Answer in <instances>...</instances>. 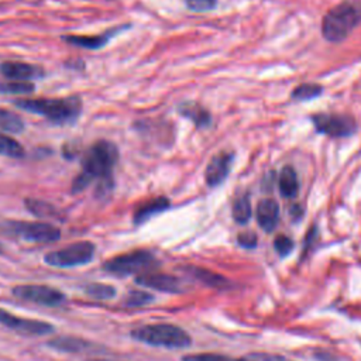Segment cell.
Here are the masks:
<instances>
[{
  "mask_svg": "<svg viewBox=\"0 0 361 361\" xmlns=\"http://www.w3.org/2000/svg\"><path fill=\"white\" fill-rule=\"evenodd\" d=\"M118 161V149L116 144L106 140H99L92 144L83 158L78 176L72 182L71 192L80 193L90 183L96 182L97 193L107 195L114 185L113 171Z\"/></svg>",
  "mask_w": 361,
  "mask_h": 361,
  "instance_id": "6da1fadb",
  "label": "cell"
},
{
  "mask_svg": "<svg viewBox=\"0 0 361 361\" xmlns=\"http://www.w3.org/2000/svg\"><path fill=\"white\" fill-rule=\"evenodd\" d=\"M13 103L20 110L42 116L59 126L73 124L82 113V99L79 96L58 99H17Z\"/></svg>",
  "mask_w": 361,
  "mask_h": 361,
  "instance_id": "7a4b0ae2",
  "label": "cell"
},
{
  "mask_svg": "<svg viewBox=\"0 0 361 361\" xmlns=\"http://www.w3.org/2000/svg\"><path fill=\"white\" fill-rule=\"evenodd\" d=\"M361 23V1L345 0L330 8L322 20V34L330 42H340Z\"/></svg>",
  "mask_w": 361,
  "mask_h": 361,
  "instance_id": "3957f363",
  "label": "cell"
},
{
  "mask_svg": "<svg viewBox=\"0 0 361 361\" xmlns=\"http://www.w3.org/2000/svg\"><path fill=\"white\" fill-rule=\"evenodd\" d=\"M131 337L148 345L164 347L171 350L186 348L192 344V338L188 331H185L179 326L168 323L145 324L137 327L131 331Z\"/></svg>",
  "mask_w": 361,
  "mask_h": 361,
  "instance_id": "277c9868",
  "label": "cell"
},
{
  "mask_svg": "<svg viewBox=\"0 0 361 361\" xmlns=\"http://www.w3.org/2000/svg\"><path fill=\"white\" fill-rule=\"evenodd\" d=\"M159 262L155 255L148 250H134L117 257L107 259L103 264V269L114 275H130L144 274L158 267Z\"/></svg>",
  "mask_w": 361,
  "mask_h": 361,
  "instance_id": "5b68a950",
  "label": "cell"
},
{
  "mask_svg": "<svg viewBox=\"0 0 361 361\" xmlns=\"http://www.w3.org/2000/svg\"><path fill=\"white\" fill-rule=\"evenodd\" d=\"M96 247L90 241H78L61 250L47 252L44 262L55 268H72L90 262L94 257Z\"/></svg>",
  "mask_w": 361,
  "mask_h": 361,
  "instance_id": "8992f818",
  "label": "cell"
},
{
  "mask_svg": "<svg viewBox=\"0 0 361 361\" xmlns=\"http://www.w3.org/2000/svg\"><path fill=\"white\" fill-rule=\"evenodd\" d=\"M0 228L3 233L31 243H52L61 237L58 227L44 221H6Z\"/></svg>",
  "mask_w": 361,
  "mask_h": 361,
  "instance_id": "52a82bcc",
  "label": "cell"
},
{
  "mask_svg": "<svg viewBox=\"0 0 361 361\" xmlns=\"http://www.w3.org/2000/svg\"><path fill=\"white\" fill-rule=\"evenodd\" d=\"M312 123L317 133L326 134L329 137L341 138L348 137L355 133L357 123L351 116L347 114H331L320 113L312 117Z\"/></svg>",
  "mask_w": 361,
  "mask_h": 361,
  "instance_id": "ba28073f",
  "label": "cell"
},
{
  "mask_svg": "<svg viewBox=\"0 0 361 361\" xmlns=\"http://www.w3.org/2000/svg\"><path fill=\"white\" fill-rule=\"evenodd\" d=\"M11 292L16 298L42 306H58L65 300V295L61 290L47 285H17L11 289Z\"/></svg>",
  "mask_w": 361,
  "mask_h": 361,
  "instance_id": "9c48e42d",
  "label": "cell"
},
{
  "mask_svg": "<svg viewBox=\"0 0 361 361\" xmlns=\"http://www.w3.org/2000/svg\"><path fill=\"white\" fill-rule=\"evenodd\" d=\"M0 324L24 336H45L54 331V326L34 319H24L0 307Z\"/></svg>",
  "mask_w": 361,
  "mask_h": 361,
  "instance_id": "30bf717a",
  "label": "cell"
},
{
  "mask_svg": "<svg viewBox=\"0 0 361 361\" xmlns=\"http://www.w3.org/2000/svg\"><path fill=\"white\" fill-rule=\"evenodd\" d=\"M135 283L166 293H183L188 290V285L178 276L161 272H144L135 276Z\"/></svg>",
  "mask_w": 361,
  "mask_h": 361,
  "instance_id": "8fae6325",
  "label": "cell"
},
{
  "mask_svg": "<svg viewBox=\"0 0 361 361\" xmlns=\"http://www.w3.org/2000/svg\"><path fill=\"white\" fill-rule=\"evenodd\" d=\"M233 159H234V154L227 151H220L216 155H213L204 169L206 185L210 188L219 186L227 178L231 169Z\"/></svg>",
  "mask_w": 361,
  "mask_h": 361,
  "instance_id": "7c38bea8",
  "label": "cell"
},
{
  "mask_svg": "<svg viewBox=\"0 0 361 361\" xmlns=\"http://www.w3.org/2000/svg\"><path fill=\"white\" fill-rule=\"evenodd\" d=\"M128 27H130L128 24L120 25V27H114V28H110V30H107V31H104L103 34H99V35H73V34H66V35H62L61 39L63 42L69 44V45H73V47L96 51V49L103 48L114 35L120 34L121 31L127 30Z\"/></svg>",
  "mask_w": 361,
  "mask_h": 361,
  "instance_id": "4fadbf2b",
  "label": "cell"
},
{
  "mask_svg": "<svg viewBox=\"0 0 361 361\" xmlns=\"http://www.w3.org/2000/svg\"><path fill=\"white\" fill-rule=\"evenodd\" d=\"M0 73L11 80L17 82H27L39 79L44 76V69L38 65L25 63V62H1L0 63Z\"/></svg>",
  "mask_w": 361,
  "mask_h": 361,
  "instance_id": "5bb4252c",
  "label": "cell"
},
{
  "mask_svg": "<svg viewBox=\"0 0 361 361\" xmlns=\"http://www.w3.org/2000/svg\"><path fill=\"white\" fill-rule=\"evenodd\" d=\"M171 206V202L168 197L165 196H158L154 199H149L147 202H142L141 204L137 206V209L134 210L133 214V223L135 226H141L144 223H147L149 219H152L154 216L168 210Z\"/></svg>",
  "mask_w": 361,
  "mask_h": 361,
  "instance_id": "9a60e30c",
  "label": "cell"
},
{
  "mask_svg": "<svg viewBox=\"0 0 361 361\" xmlns=\"http://www.w3.org/2000/svg\"><path fill=\"white\" fill-rule=\"evenodd\" d=\"M255 216H257V221H258L259 227L264 231H267V233L272 231L275 228L276 223H278V219H279V204H278V202L271 199V197L259 200V203L257 204Z\"/></svg>",
  "mask_w": 361,
  "mask_h": 361,
  "instance_id": "2e32d148",
  "label": "cell"
},
{
  "mask_svg": "<svg viewBox=\"0 0 361 361\" xmlns=\"http://www.w3.org/2000/svg\"><path fill=\"white\" fill-rule=\"evenodd\" d=\"M183 271H185V274H188L189 276L202 282L206 286H210V288H214V289L230 288V281L227 278H224L223 275L216 274L210 269L196 267V265H186V267H183Z\"/></svg>",
  "mask_w": 361,
  "mask_h": 361,
  "instance_id": "e0dca14e",
  "label": "cell"
},
{
  "mask_svg": "<svg viewBox=\"0 0 361 361\" xmlns=\"http://www.w3.org/2000/svg\"><path fill=\"white\" fill-rule=\"evenodd\" d=\"M178 113L190 120L197 128H206L212 124V114L196 102H185L179 104Z\"/></svg>",
  "mask_w": 361,
  "mask_h": 361,
  "instance_id": "ac0fdd59",
  "label": "cell"
},
{
  "mask_svg": "<svg viewBox=\"0 0 361 361\" xmlns=\"http://www.w3.org/2000/svg\"><path fill=\"white\" fill-rule=\"evenodd\" d=\"M278 186H279V192L283 197L286 199H292L296 197L298 192H299V179L296 175V171L286 165L282 168L281 173H279V179H278Z\"/></svg>",
  "mask_w": 361,
  "mask_h": 361,
  "instance_id": "d6986e66",
  "label": "cell"
},
{
  "mask_svg": "<svg viewBox=\"0 0 361 361\" xmlns=\"http://www.w3.org/2000/svg\"><path fill=\"white\" fill-rule=\"evenodd\" d=\"M47 344L55 350L66 351V353H82V351H87V348L92 347L89 341L78 337H58V338L49 340Z\"/></svg>",
  "mask_w": 361,
  "mask_h": 361,
  "instance_id": "ffe728a7",
  "label": "cell"
},
{
  "mask_svg": "<svg viewBox=\"0 0 361 361\" xmlns=\"http://www.w3.org/2000/svg\"><path fill=\"white\" fill-rule=\"evenodd\" d=\"M0 130L4 133H21L24 130V121L14 111L0 107Z\"/></svg>",
  "mask_w": 361,
  "mask_h": 361,
  "instance_id": "44dd1931",
  "label": "cell"
},
{
  "mask_svg": "<svg viewBox=\"0 0 361 361\" xmlns=\"http://www.w3.org/2000/svg\"><path fill=\"white\" fill-rule=\"evenodd\" d=\"M251 214H252V209H251L250 197L247 195H243L238 199H235V202L233 203L234 221L238 224H245L251 219Z\"/></svg>",
  "mask_w": 361,
  "mask_h": 361,
  "instance_id": "7402d4cb",
  "label": "cell"
},
{
  "mask_svg": "<svg viewBox=\"0 0 361 361\" xmlns=\"http://www.w3.org/2000/svg\"><path fill=\"white\" fill-rule=\"evenodd\" d=\"M0 155L8 158H23L25 155V151L18 141L6 135L4 133H0Z\"/></svg>",
  "mask_w": 361,
  "mask_h": 361,
  "instance_id": "603a6c76",
  "label": "cell"
},
{
  "mask_svg": "<svg viewBox=\"0 0 361 361\" xmlns=\"http://www.w3.org/2000/svg\"><path fill=\"white\" fill-rule=\"evenodd\" d=\"M24 203H25L27 210L37 217H56V214H58L56 209L47 202L28 197L24 200Z\"/></svg>",
  "mask_w": 361,
  "mask_h": 361,
  "instance_id": "cb8c5ba5",
  "label": "cell"
},
{
  "mask_svg": "<svg viewBox=\"0 0 361 361\" xmlns=\"http://www.w3.org/2000/svg\"><path fill=\"white\" fill-rule=\"evenodd\" d=\"M85 293L93 299H97V300H106V299H111L116 296L117 290L114 286L111 285H107V283H89L86 288H85Z\"/></svg>",
  "mask_w": 361,
  "mask_h": 361,
  "instance_id": "d4e9b609",
  "label": "cell"
},
{
  "mask_svg": "<svg viewBox=\"0 0 361 361\" xmlns=\"http://www.w3.org/2000/svg\"><path fill=\"white\" fill-rule=\"evenodd\" d=\"M322 92H323V87L320 85L302 83L292 92V97L296 100H310L320 96Z\"/></svg>",
  "mask_w": 361,
  "mask_h": 361,
  "instance_id": "484cf974",
  "label": "cell"
},
{
  "mask_svg": "<svg viewBox=\"0 0 361 361\" xmlns=\"http://www.w3.org/2000/svg\"><path fill=\"white\" fill-rule=\"evenodd\" d=\"M151 302H154V296L148 292H144V290H130L123 299V303L126 306H130V307L145 306Z\"/></svg>",
  "mask_w": 361,
  "mask_h": 361,
  "instance_id": "4316f807",
  "label": "cell"
},
{
  "mask_svg": "<svg viewBox=\"0 0 361 361\" xmlns=\"http://www.w3.org/2000/svg\"><path fill=\"white\" fill-rule=\"evenodd\" d=\"M35 90V86L31 82H8V83H0V93H8V94H28Z\"/></svg>",
  "mask_w": 361,
  "mask_h": 361,
  "instance_id": "83f0119b",
  "label": "cell"
},
{
  "mask_svg": "<svg viewBox=\"0 0 361 361\" xmlns=\"http://www.w3.org/2000/svg\"><path fill=\"white\" fill-rule=\"evenodd\" d=\"M182 361H237L228 355L216 354V353H200V354H188L182 357Z\"/></svg>",
  "mask_w": 361,
  "mask_h": 361,
  "instance_id": "f1b7e54d",
  "label": "cell"
},
{
  "mask_svg": "<svg viewBox=\"0 0 361 361\" xmlns=\"http://www.w3.org/2000/svg\"><path fill=\"white\" fill-rule=\"evenodd\" d=\"M237 361H292V360H289V358H286L283 355H279V354L258 351V353L245 354L241 358H238Z\"/></svg>",
  "mask_w": 361,
  "mask_h": 361,
  "instance_id": "f546056e",
  "label": "cell"
},
{
  "mask_svg": "<svg viewBox=\"0 0 361 361\" xmlns=\"http://www.w3.org/2000/svg\"><path fill=\"white\" fill-rule=\"evenodd\" d=\"M186 7L195 13H206L216 7L217 0H185Z\"/></svg>",
  "mask_w": 361,
  "mask_h": 361,
  "instance_id": "4dcf8cb0",
  "label": "cell"
},
{
  "mask_svg": "<svg viewBox=\"0 0 361 361\" xmlns=\"http://www.w3.org/2000/svg\"><path fill=\"white\" fill-rule=\"evenodd\" d=\"M274 247L281 257H286L293 248V241L288 235H278L274 240Z\"/></svg>",
  "mask_w": 361,
  "mask_h": 361,
  "instance_id": "1f68e13d",
  "label": "cell"
},
{
  "mask_svg": "<svg viewBox=\"0 0 361 361\" xmlns=\"http://www.w3.org/2000/svg\"><path fill=\"white\" fill-rule=\"evenodd\" d=\"M237 241L244 248H254L257 245V235L252 231L240 233L238 237H237Z\"/></svg>",
  "mask_w": 361,
  "mask_h": 361,
  "instance_id": "d6a6232c",
  "label": "cell"
},
{
  "mask_svg": "<svg viewBox=\"0 0 361 361\" xmlns=\"http://www.w3.org/2000/svg\"><path fill=\"white\" fill-rule=\"evenodd\" d=\"M290 214H292V217L299 219V217L302 216V209H300V206H298V204L292 206V207H290Z\"/></svg>",
  "mask_w": 361,
  "mask_h": 361,
  "instance_id": "836d02e7",
  "label": "cell"
},
{
  "mask_svg": "<svg viewBox=\"0 0 361 361\" xmlns=\"http://www.w3.org/2000/svg\"><path fill=\"white\" fill-rule=\"evenodd\" d=\"M92 361H113V360H92Z\"/></svg>",
  "mask_w": 361,
  "mask_h": 361,
  "instance_id": "e575fe53",
  "label": "cell"
},
{
  "mask_svg": "<svg viewBox=\"0 0 361 361\" xmlns=\"http://www.w3.org/2000/svg\"><path fill=\"white\" fill-rule=\"evenodd\" d=\"M1 252H3V250H1V245H0V254H1Z\"/></svg>",
  "mask_w": 361,
  "mask_h": 361,
  "instance_id": "d590c367",
  "label": "cell"
}]
</instances>
